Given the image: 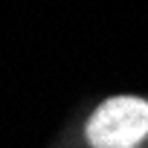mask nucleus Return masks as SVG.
Instances as JSON below:
<instances>
[{"label":"nucleus","instance_id":"1","mask_svg":"<svg viewBox=\"0 0 148 148\" xmlns=\"http://www.w3.org/2000/svg\"><path fill=\"white\" fill-rule=\"evenodd\" d=\"M84 136L90 148H139L148 136V99L110 96L87 119Z\"/></svg>","mask_w":148,"mask_h":148}]
</instances>
